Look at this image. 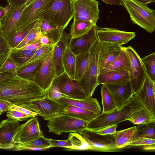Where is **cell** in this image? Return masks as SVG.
<instances>
[{"label": "cell", "instance_id": "obj_51", "mask_svg": "<svg viewBox=\"0 0 155 155\" xmlns=\"http://www.w3.org/2000/svg\"><path fill=\"white\" fill-rule=\"evenodd\" d=\"M43 45L41 42L40 40H39L38 41L31 43L19 48L22 49L30 50H36L40 47Z\"/></svg>", "mask_w": 155, "mask_h": 155}, {"label": "cell", "instance_id": "obj_2", "mask_svg": "<svg viewBox=\"0 0 155 155\" xmlns=\"http://www.w3.org/2000/svg\"><path fill=\"white\" fill-rule=\"evenodd\" d=\"M141 106L134 95L129 101L124 105L97 115L88 122L86 128L95 131L107 126L117 124L127 120L131 114Z\"/></svg>", "mask_w": 155, "mask_h": 155}, {"label": "cell", "instance_id": "obj_52", "mask_svg": "<svg viewBox=\"0 0 155 155\" xmlns=\"http://www.w3.org/2000/svg\"><path fill=\"white\" fill-rule=\"evenodd\" d=\"M12 104L7 101L0 100V116L2 113L7 111Z\"/></svg>", "mask_w": 155, "mask_h": 155}, {"label": "cell", "instance_id": "obj_19", "mask_svg": "<svg viewBox=\"0 0 155 155\" xmlns=\"http://www.w3.org/2000/svg\"><path fill=\"white\" fill-rule=\"evenodd\" d=\"M19 122L9 119L2 120L0 124V149H14L15 144L13 139L20 126Z\"/></svg>", "mask_w": 155, "mask_h": 155}, {"label": "cell", "instance_id": "obj_16", "mask_svg": "<svg viewBox=\"0 0 155 155\" xmlns=\"http://www.w3.org/2000/svg\"><path fill=\"white\" fill-rule=\"evenodd\" d=\"M122 48L119 45L99 42L98 75L116 59Z\"/></svg>", "mask_w": 155, "mask_h": 155}, {"label": "cell", "instance_id": "obj_26", "mask_svg": "<svg viewBox=\"0 0 155 155\" xmlns=\"http://www.w3.org/2000/svg\"><path fill=\"white\" fill-rule=\"evenodd\" d=\"M41 20L40 33L47 37L55 45L61 38L65 29L51 25L43 19Z\"/></svg>", "mask_w": 155, "mask_h": 155}, {"label": "cell", "instance_id": "obj_14", "mask_svg": "<svg viewBox=\"0 0 155 155\" xmlns=\"http://www.w3.org/2000/svg\"><path fill=\"white\" fill-rule=\"evenodd\" d=\"M96 32L99 42L120 45L127 43L136 36L134 32L122 31L112 28L97 26Z\"/></svg>", "mask_w": 155, "mask_h": 155}, {"label": "cell", "instance_id": "obj_40", "mask_svg": "<svg viewBox=\"0 0 155 155\" xmlns=\"http://www.w3.org/2000/svg\"><path fill=\"white\" fill-rule=\"evenodd\" d=\"M136 128L138 137L155 139V122L138 124Z\"/></svg>", "mask_w": 155, "mask_h": 155}, {"label": "cell", "instance_id": "obj_63", "mask_svg": "<svg viewBox=\"0 0 155 155\" xmlns=\"http://www.w3.org/2000/svg\"><path fill=\"white\" fill-rule=\"evenodd\" d=\"M1 122H0V124H1Z\"/></svg>", "mask_w": 155, "mask_h": 155}, {"label": "cell", "instance_id": "obj_25", "mask_svg": "<svg viewBox=\"0 0 155 155\" xmlns=\"http://www.w3.org/2000/svg\"><path fill=\"white\" fill-rule=\"evenodd\" d=\"M113 136L117 148L119 149L124 147L138 138L136 126L117 131Z\"/></svg>", "mask_w": 155, "mask_h": 155}, {"label": "cell", "instance_id": "obj_58", "mask_svg": "<svg viewBox=\"0 0 155 155\" xmlns=\"http://www.w3.org/2000/svg\"><path fill=\"white\" fill-rule=\"evenodd\" d=\"M10 53L2 54H0V67L6 60L9 54Z\"/></svg>", "mask_w": 155, "mask_h": 155}, {"label": "cell", "instance_id": "obj_13", "mask_svg": "<svg viewBox=\"0 0 155 155\" xmlns=\"http://www.w3.org/2000/svg\"><path fill=\"white\" fill-rule=\"evenodd\" d=\"M51 85L57 87L62 93L70 98L81 99L87 97L78 81L70 78L65 72L57 75Z\"/></svg>", "mask_w": 155, "mask_h": 155}, {"label": "cell", "instance_id": "obj_17", "mask_svg": "<svg viewBox=\"0 0 155 155\" xmlns=\"http://www.w3.org/2000/svg\"><path fill=\"white\" fill-rule=\"evenodd\" d=\"M134 95L142 107L155 116V82L147 75L141 87Z\"/></svg>", "mask_w": 155, "mask_h": 155}, {"label": "cell", "instance_id": "obj_20", "mask_svg": "<svg viewBox=\"0 0 155 155\" xmlns=\"http://www.w3.org/2000/svg\"><path fill=\"white\" fill-rule=\"evenodd\" d=\"M9 7L8 14L1 21L2 27L0 30L7 39L16 33L17 23L26 7L25 4L18 6L9 5Z\"/></svg>", "mask_w": 155, "mask_h": 155}, {"label": "cell", "instance_id": "obj_44", "mask_svg": "<svg viewBox=\"0 0 155 155\" xmlns=\"http://www.w3.org/2000/svg\"><path fill=\"white\" fill-rule=\"evenodd\" d=\"M6 116L7 118L18 121L26 120L31 117L20 111L15 110H8Z\"/></svg>", "mask_w": 155, "mask_h": 155}, {"label": "cell", "instance_id": "obj_22", "mask_svg": "<svg viewBox=\"0 0 155 155\" xmlns=\"http://www.w3.org/2000/svg\"><path fill=\"white\" fill-rule=\"evenodd\" d=\"M110 91L116 107L127 103L134 95L129 81L122 84H104Z\"/></svg>", "mask_w": 155, "mask_h": 155}, {"label": "cell", "instance_id": "obj_10", "mask_svg": "<svg viewBox=\"0 0 155 155\" xmlns=\"http://www.w3.org/2000/svg\"><path fill=\"white\" fill-rule=\"evenodd\" d=\"M74 20L96 24L99 18V3L96 0H72Z\"/></svg>", "mask_w": 155, "mask_h": 155}, {"label": "cell", "instance_id": "obj_48", "mask_svg": "<svg viewBox=\"0 0 155 155\" xmlns=\"http://www.w3.org/2000/svg\"><path fill=\"white\" fill-rule=\"evenodd\" d=\"M50 148L53 147H62L70 149L72 144L70 140L68 139L65 140H56L50 139Z\"/></svg>", "mask_w": 155, "mask_h": 155}, {"label": "cell", "instance_id": "obj_50", "mask_svg": "<svg viewBox=\"0 0 155 155\" xmlns=\"http://www.w3.org/2000/svg\"><path fill=\"white\" fill-rule=\"evenodd\" d=\"M8 110H15L20 111L23 113L30 116L31 117L37 116L38 114L34 112L28 110L23 107L12 104Z\"/></svg>", "mask_w": 155, "mask_h": 155}, {"label": "cell", "instance_id": "obj_29", "mask_svg": "<svg viewBox=\"0 0 155 155\" xmlns=\"http://www.w3.org/2000/svg\"><path fill=\"white\" fill-rule=\"evenodd\" d=\"M50 139L41 136L34 140L21 144H15L13 149L15 150H39L49 148Z\"/></svg>", "mask_w": 155, "mask_h": 155}, {"label": "cell", "instance_id": "obj_45", "mask_svg": "<svg viewBox=\"0 0 155 155\" xmlns=\"http://www.w3.org/2000/svg\"><path fill=\"white\" fill-rule=\"evenodd\" d=\"M47 96L49 98L56 101L62 97L69 98L68 96L62 93L57 87L52 85L48 91Z\"/></svg>", "mask_w": 155, "mask_h": 155}, {"label": "cell", "instance_id": "obj_30", "mask_svg": "<svg viewBox=\"0 0 155 155\" xmlns=\"http://www.w3.org/2000/svg\"><path fill=\"white\" fill-rule=\"evenodd\" d=\"M127 120L134 125L147 124L155 122V116L141 106L133 112Z\"/></svg>", "mask_w": 155, "mask_h": 155}, {"label": "cell", "instance_id": "obj_21", "mask_svg": "<svg viewBox=\"0 0 155 155\" xmlns=\"http://www.w3.org/2000/svg\"><path fill=\"white\" fill-rule=\"evenodd\" d=\"M71 38L70 34L64 31L59 40L54 46L52 58L56 68L57 76L64 72L63 65V59L65 49Z\"/></svg>", "mask_w": 155, "mask_h": 155}, {"label": "cell", "instance_id": "obj_33", "mask_svg": "<svg viewBox=\"0 0 155 155\" xmlns=\"http://www.w3.org/2000/svg\"><path fill=\"white\" fill-rule=\"evenodd\" d=\"M75 57L76 55L67 46L65 49L62 61L64 69V72L70 78L76 80Z\"/></svg>", "mask_w": 155, "mask_h": 155}, {"label": "cell", "instance_id": "obj_12", "mask_svg": "<svg viewBox=\"0 0 155 155\" xmlns=\"http://www.w3.org/2000/svg\"><path fill=\"white\" fill-rule=\"evenodd\" d=\"M52 55V51L44 59L33 79L35 83L46 93L57 76Z\"/></svg>", "mask_w": 155, "mask_h": 155}, {"label": "cell", "instance_id": "obj_8", "mask_svg": "<svg viewBox=\"0 0 155 155\" xmlns=\"http://www.w3.org/2000/svg\"><path fill=\"white\" fill-rule=\"evenodd\" d=\"M130 60V84L134 95L141 87L147 75L140 56L130 46L124 47Z\"/></svg>", "mask_w": 155, "mask_h": 155}, {"label": "cell", "instance_id": "obj_27", "mask_svg": "<svg viewBox=\"0 0 155 155\" xmlns=\"http://www.w3.org/2000/svg\"><path fill=\"white\" fill-rule=\"evenodd\" d=\"M130 68V58L124 47H122L121 52L116 59L101 73L115 70H124L129 72Z\"/></svg>", "mask_w": 155, "mask_h": 155}, {"label": "cell", "instance_id": "obj_49", "mask_svg": "<svg viewBox=\"0 0 155 155\" xmlns=\"http://www.w3.org/2000/svg\"><path fill=\"white\" fill-rule=\"evenodd\" d=\"M117 126L116 124L108 126L94 131L102 135H113L116 133Z\"/></svg>", "mask_w": 155, "mask_h": 155}, {"label": "cell", "instance_id": "obj_11", "mask_svg": "<svg viewBox=\"0 0 155 155\" xmlns=\"http://www.w3.org/2000/svg\"><path fill=\"white\" fill-rule=\"evenodd\" d=\"M80 134L89 143L92 150L102 152L118 151L113 135H101L86 128Z\"/></svg>", "mask_w": 155, "mask_h": 155}, {"label": "cell", "instance_id": "obj_36", "mask_svg": "<svg viewBox=\"0 0 155 155\" xmlns=\"http://www.w3.org/2000/svg\"><path fill=\"white\" fill-rule=\"evenodd\" d=\"M36 50L22 49L15 48H12L10 55L18 64L19 67L27 62Z\"/></svg>", "mask_w": 155, "mask_h": 155}, {"label": "cell", "instance_id": "obj_60", "mask_svg": "<svg viewBox=\"0 0 155 155\" xmlns=\"http://www.w3.org/2000/svg\"><path fill=\"white\" fill-rule=\"evenodd\" d=\"M140 3L147 4L148 3L154 2L155 0H133Z\"/></svg>", "mask_w": 155, "mask_h": 155}, {"label": "cell", "instance_id": "obj_62", "mask_svg": "<svg viewBox=\"0 0 155 155\" xmlns=\"http://www.w3.org/2000/svg\"><path fill=\"white\" fill-rule=\"evenodd\" d=\"M2 25L1 22L0 21V31L2 28Z\"/></svg>", "mask_w": 155, "mask_h": 155}, {"label": "cell", "instance_id": "obj_1", "mask_svg": "<svg viewBox=\"0 0 155 155\" xmlns=\"http://www.w3.org/2000/svg\"><path fill=\"white\" fill-rule=\"evenodd\" d=\"M47 96L32 80L22 78L17 73L0 81V100L20 106Z\"/></svg>", "mask_w": 155, "mask_h": 155}, {"label": "cell", "instance_id": "obj_57", "mask_svg": "<svg viewBox=\"0 0 155 155\" xmlns=\"http://www.w3.org/2000/svg\"><path fill=\"white\" fill-rule=\"evenodd\" d=\"M15 74H12L7 71L0 70V81Z\"/></svg>", "mask_w": 155, "mask_h": 155}, {"label": "cell", "instance_id": "obj_15", "mask_svg": "<svg viewBox=\"0 0 155 155\" xmlns=\"http://www.w3.org/2000/svg\"><path fill=\"white\" fill-rule=\"evenodd\" d=\"M44 135L41 130L37 117H31L20 125L14 136L13 142L21 144L36 139Z\"/></svg>", "mask_w": 155, "mask_h": 155}, {"label": "cell", "instance_id": "obj_42", "mask_svg": "<svg viewBox=\"0 0 155 155\" xmlns=\"http://www.w3.org/2000/svg\"><path fill=\"white\" fill-rule=\"evenodd\" d=\"M54 46L53 45H44L40 47L35 51L31 58L23 65L47 56L52 51Z\"/></svg>", "mask_w": 155, "mask_h": 155}, {"label": "cell", "instance_id": "obj_31", "mask_svg": "<svg viewBox=\"0 0 155 155\" xmlns=\"http://www.w3.org/2000/svg\"><path fill=\"white\" fill-rule=\"evenodd\" d=\"M64 114L87 122L94 118L97 114L88 110L72 105L64 107Z\"/></svg>", "mask_w": 155, "mask_h": 155}, {"label": "cell", "instance_id": "obj_43", "mask_svg": "<svg viewBox=\"0 0 155 155\" xmlns=\"http://www.w3.org/2000/svg\"><path fill=\"white\" fill-rule=\"evenodd\" d=\"M19 65L11 57L10 54L8 57L0 67V70L8 72L12 74L17 73Z\"/></svg>", "mask_w": 155, "mask_h": 155}, {"label": "cell", "instance_id": "obj_37", "mask_svg": "<svg viewBox=\"0 0 155 155\" xmlns=\"http://www.w3.org/2000/svg\"><path fill=\"white\" fill-rule=\"evenodd\" d=\"M68 139L72 144L70 149L78 150H92L91 146L79 133H70Z\"/></svg>", "mask_w": 155, "mask_h": 155}, {"label": "cell", "instance_id": "obj_59", "mask_svg": "<svg viewBox=\"0 0 155 155\" xmlns=\"http://www.w3.org/2000/svg\"><path fill=\"white\" fill-rule=\"evenodd\" d=\"M143 149L146 150H154L155 149V144L143 146Z\"/></svg>", "mask_w": 155, "mask_h": 155}, {"label": "cell", "instance_id": "obj_39", "mask_svg": "<svg viewBox=\"0 0 155 155\" xmlns=\"http://www.w3.org/2000/svg\"><path fill=\"white\" fill-rule=\"evenodd\" d=\"M147 75L152 81L155 82V52L141 58Z\"/></svg>", "mask_w": 155, "mask_h": 155}, {"label": "cell", "instance_id": "obj_38", "mask_svg": "<svg viewBox=\"0 0 155 155\" xmlns=\"http://www.w3.org/2000/svg\"><path fill=\"white\" fill-rule=\"evenodd\" d=\"M41 23V20L36 21L33 28L16 48H21L40 40L41 34L40 31Z\"/></svg>", "mask_w": 155, "mask_h": 155}, {"label": "cell", "instance_id": "obj_61", "mask_svg": "<svg viewBox=\"0 0 155 155\" xmlns=\"http://www.w3.org/2000/svg\"><path fill=\"white\" fill-rule=\"evenodd\" d=\"M35 0H28L25 3V7L28 6Z\"/></svg>", "mask_w": 155, "mask_h": 155}, {"label": "cell", "instance_id": "obj_3", "mask_svg": "<svg viewBox=\"0 0 155 155\" xmlns=\"http://www.w3.org/2000/svg\"><path fill=\"white\" fill-rule=\"evenodd\" d=\"M122 6L127 11L132 23L137 25L149 33L155 29V10L147 4L133 0H122Z\"/></svg>", "mask_w": 155, "mask_h": 155}, {"label": "cell", "instance_id": "obj_53", "mask_svg": "<svg viewBox=\"0 0 155 155\" xmlns=\"http://www.w3.org/2000/svg\"><path fill=\"white\" fill-rule=\"evenodd\" d=\"M10 7L8 4L5 7L0 6V21L1 22L6 17L9 10Z\"/></svg>", "mask_w": 155, "mask_h": 155}, {"label": "cell", "instance_id": "obj_35", "mask_svg": "<svg viewBox=\"0 0 155 155\" xmlns=\"http://www.w3.org/2000/svg\"><path fill=\"white\" fill-rule=\"evenodd\" d=\"M102 111L104 113L117 107L113 96L107 87L103 84L101 87Z\"/></svg>", "mask_w": 155, "mask_h": 155}, {"label": "cell", "instance_id": "obj_41", "mask_svg": "<svg viewBox=\"0 0 155 155\" xmlns=\"http://www.w3.org/2000/svg\"><path fill=\"white\" fill-rule=\"evenodd\" d=\"M36 22L31 23L23 30L17 32L7 39L9 44L12 48H16L25 38L34 27Z\"/></svg>", "mask_w": 155, "mask_h": 155}, {"label": "cell", "instance_id": "obj_4", "mask_svg": "<svg viewBox=\"0 0 155 155\" xmlns=\"http://www.w3.org/2000/svg\"><path fill=\"white\" fill-rule=\"evenodd\" d=\"M73 18L71 0H51L43 19L51 25L65 28Z\"/></svg>", "mask_w": 155, "mask_h": 155}, {"label": "cell", "instance_id": "obj_28", "mask_svg": "<svg viewBox=\"0 0 155 155\" xmlns=\"http://www.w3.org/2000/svg\"><path fill=\"white\" fill-rule=\"evenodd\" d=\"M47 57H43L18 67L17 71V75L22 78L33 80L34 75L38 70Z\"/></svg>", "mask_w": 155, "mask_h": 155}, {"label": "cell", "instance_id": "obj_6", "mask_svg": "<svg viewBox=\"0 0 155 155\" xmlns=\"http://www.w3.org/2000/svg\"><path fill=\"white\" fill-rule=\"evenodd\" d=\"M98 42L97 39V40L91 48L88 66L82 78L78 82L87 97H92L98 86L97 77Z\"/></svg>", "mask_w": 155, "mask_h": 155}, {"label": "cell", "instance_id": "obj_46", "mask_svg": "<svg viewBox=\"0 0 155 155\" xmlns=\"http://www.w3.org/2000/svg\"><path fill=\"white\" fill-rule=\"evenodd\" d=\"M155 144V139L145 137H138L129 144L131 146H140Z\"/></svg>", "mask_w": 155, "mask_h": 155}, {"label": "cell", "instance_id": "obj_54", "mask_svg": "<svg viewBox=\"0 0 155 155\" xmlns=\"http://www.w3.org/2000/svg\"><path fill=\"white\" fill-rule=\"evenodd\" d=\"M8 4L12 6H18L25 3L28 0H6Z\"/></svg>", "mask_w": 155, "mask_h": 155}, {"label": "cell", "instance_id": "obj_18", "mask_svg": "<svg viewBox=\"0 0 155 155\" xmlns=\"http://www.w3.org/2000/svg\"><path fill=\"white\" fill-rule=\"evenodd\" d=\"M97 26L95 24L86 34L78 38H71L68 47L75 55L89 51L93 43L97 40Z\"/></svg>", "mask_w": 155, "mask_h": 155}, {"label": "cell", "instance_id": "obj_55", "mask_svg": "<svg viewBox=\"0 0 155 155\" xmlns=\"http://www.w3.org/2000/svg\"><path fill=\"white\" fill-rule=\"evenodd\" d=\"M40 41L43 45H53L54 44L47 36L41 34L40 37Z\"/></svg>", "mask_w": 155, "mask_h": 155}, {"label": "cell", "instance_id": "obj_23", "mask_svg": "<svg viewBox=\"0 0 155 155\" xmlns=\"http://www.w3.org/2000/svg\"><path fill=\"white\" fill-rule=\"evenodd\" d=\"M57 101L64 107L68 105H72L91 111L97 115L101 111V107L97 100L92 97L81 99L62 97Z\"/></svg>", "mask_w": 155, "mask_h": 155}, {"label": "cell", "instance_id": "obj_24", "mask_svg": "<svg viewBox=\"0 0 155 155\" xmlns=\"http://www.w3.org/2000/svg\"><path fill=\"white\" fill-rule=\"evenodd\" d=\"M130 81L129 72L124 70H112L101 72L97 77V84H122Z\"/></svg>", "mask_w": 155, "mask_h": 155}, {"label": "cell", "instance_id": "obj_5", "mask_svg": "<svg viewBox=\"0 0 155 155\" xmlns=\"http://www.w3.org/2000/svg\"><path fill=\"white\" fill-rule=\"evenodd\" d=\"M19 106L36 113L46 120H49L64 114V107L58 101L47 96Z\"/></svg>", "mask_w": 155, "mask_h": 155}, {"label": "cell", "instance_id": "obj_47", "mask_svg": "<svg viewBox=\"0 0 155 155\" xmlns=\"http://www.w3.org/2000/svg\"><path fill=\"white\" fill-rule=\"evenodd\" d=\"M12 48L10 46L8 41L2 32L0 31V54L9 53Z\"/></svg>", "mask_w": 155, "mask_h": 155}, {"label": "cell", "instance_id": "obj_9", "mask_svg": "<svg viewBox=\"0 0 155 155\" xmlns=\"http://www.w3.org/2000/svg\"><path fill=\"white\" fill-rule=\"evenodd\" d=\"M51 0H35L24 9L16 25V32L41 20L47 11Z\"/></svg>", "mask_w": 155, "mask_h": 155}, {"label": "cell", "instance_id": "obj_32", "mask_svg": "<svg viewBox=\"0 0 155 155\" xmlns=\"http://www.w3.org/2000/svg\"><path fill=\"white\" fill-rule=\"evenodd\" d=\"M90 58V50L76 55V78L78 82L81 79L88 68Z\"/></svg>", "mask_w": 155, "mask_h": 155}, {"label": "cell", "instance_id": "obj_34", "mask_svg": "<svg viewBox=\"0 0 155 155\" xmlns=\"http://www.w3.org/2000/svg\"><path fill=\"white\" fill-rule=\"evenodd\" d=\"M94 24L90 21L73 20L71 26L69 33L71 38H78L86 34Z\"/></svg>", "mask_w": 155, "mask_h": 155}, {"label": "cell", "instance_id": "obj_56", "mask_svg": "<svg viewBox=\"0 0 155 155\" xmlns=\"http://www.w3.org/2000/svg\"><path fill=\"white\" fill-rule=\"evenodd\" d=\"M104 3L110 5H122V0H102Z\"/></svg>", "mask_w": 155, "mask_h": 155}, {"label": "cell", "instance_id": "obj_7", "mask_svg": "<svg viewBox=\"0 0 155 155\" xmlns=\"http://www.w3.org/2000/svg\"><path fill=\"white\" fill-rule=\"evenodd\" d=\"M88 122L63 114L48 120L49 131L57 134L63 133H80L86 128Z\"/></svg>", "mask_w": 155, "mask_h": 155}]
</instances>
